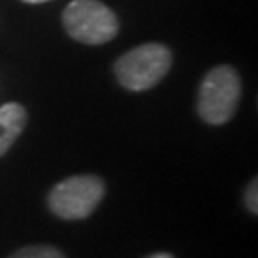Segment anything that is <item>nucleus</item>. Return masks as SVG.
Listing matches in <instances>:
<instances>
[{"instance_id":"f257e3e1","label":"nucleus","mask_w":258,"mask_h":258,"mask_svg":"<svg viewBox=\"0 0 258 258\" xmlns=\"http://www.w3.org/2000/svg\"><path fill=\"white\" fill-rule=\"evenodd\" d=\"M172 65L170 50L157 42H148L120 55L115 63L119 83L132 92H144L153 88L168 73Z\"/></svg>"},{"instance_id":"39448f33","label":"nucleus","mask_w":258,"mask_h":258,"mask_svg":"<svg viewBox=\"0 0 258 258\" xmlns=\"http://www.w3.org/2000/svg\"><path fill=\"white\" fill-rule=\"evenodd\" d=\"M27 124V111L16 102L4 103L0 107V157L6 155L18 136Z\"/></svg>"},{"instance_id":"20e7f679","label":"nucleus","mask_w":258,"mask_h":258,"mask_svg":"<svg viewBox=\"0 0 258 258\" xmlns=\"http://www.w3.org/2000/svg\"><path fill=\"white\" fill-rule=\"evenodd\" d=\"M105 195L102 178L92 174L71 176L55 185L48 195V207L63 220H81L90 216Z\"/></svg>"},{"instance_id":"1a4fd4ad","label":"nucleus","mask_w":258,"mask_h":258,"mask_svg":"<svg viewBox=\"0 0 258 258\" xmlns=\"http://www.w3.org/2000/svg\"><path fill=\"white\" fill-rule=\"evenodd\" d=\"M23 2H29V4H40V2H48V0H23Z\"/></svg>"},{"instance_id":"6e6552de","label":"nucleus","mask_w":258,"mask_h":258,"mask_svg":"<svg viewBox=\"0 0 258 258\" xmlns=\"http://www.w3.org/2000/svg\"><path fill=\"white\" fill-rule=\"evenodd\" d=\"M148 258H174L172 254H168V252H157V254H151Z\"/></svg>"},{"instance_id":"0eeeda50","label":"nucleus","mask_w":258,"mask_h":258,"mask_svg":"<svg viewBox=\"0 0 258 258\" xmlns=\"http://www.w3.org/2000/svg\"><path fill=\"white\" fill-rule=\"evenodd\" d=\"M256 189H258L256 180H250V184L247 185V191H245V203H247V209H249L252 214H256V211H258Z\"/></svg>"},{"instance_id":"423d86ee","label":"nucleus","mask_w":258,"mask_h":258,"mask_svg":"<svg viewBox=\"0 0 258 258\" xmlns=\"http://www.w3.org/2000/svg\"><path fill=\"white\" fill-rule=\"evenodd\" d=\"M10 258H65V254L50 245H31L14 252Z\"/></svg>"},{"instance_id":"f03ea898","label":"nucleus","mask_w":258,"mask_h":258,"mask_svg":"<svg viewBox=\"0 0 258 258\" xmlns=\"http://www.w3.org/2000/svg\"><path fill=\"white\" fill-rule=\"evenodd\" d=\"M241 98V79L230 65L214 67L199 88L197 111L209 124H226L233 117Z\"/></svg>"},{"instance_id":"7ed1b4c3","label":"nucleus","mask_w":258,"mask_h":258,"mask_svg":"<svg viewBox=\"0 0 258 258\" xmlns=\"http://www.w3.org/2000/svg\"><path fill=\"white\" fill-rule=\"evenodd\" d=\"M63 27L75 40L96 46L117 37L119 21L100 0H73L63 12Z\"/></svg>"}]
</instances>
